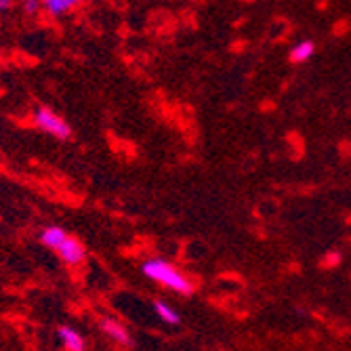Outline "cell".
I'll use <instances>...</instances> for the list:
<instances>
[{
	"label": "cell",
	"mask_w": 351,
	"mask_h": 351,
	"mask_svg": "<svg viewBox=\"0 0 351 351\" xmlns=\"http://www.w3.org/2000/svg\"><path fill=\"white\" fill-rule=\"evenodd\" d=\"M59 339L66 345V349L70 351H82L84 349V339L70 326H61L59 328Z\"/></svg>",
	"instance_id": "5b68a950"
},
{
	"label": "cell",
	"mask_w": 351,
	"mask_h": 351,
	"mask_svg": "<svg viewBox=\"0 0 351 351\" xmlns=\"http://www.w3.org/2000/svg\"><path fill=\"white\" fill-rule=\"evenodd\" d=\"M143 274L147 278H152L154 282L167 286V289H171L179 295L194 293V284H191V280L185 274H181L175 265H171L162 259H152V261L143 263Z\"/></svg>",
	"instance_id": "6da1fadb"
},
{
	"label": "cell",
	"mask_w": 351,
	"mask_h": 351,
	"mask_svg": "<svg viewBox=\"0 0 351 351\" xmlns=\"http://www.w3.org/2000/svg\"><path fill=\"white\" fill-rule=\"evenodd\" d=\"M154 309H156V313H158V315H160V320H162V322H167V324H173V326H175V324H179V322H181L179 313H177L173 307H169L165 301H156V303H154Z\"/></svg>",
	"instance_id": "52a82bcc"
},
{
	"label": "cell",
	"mask_w": 351,
	"mask_h": 351,
	"mask_svg": "<svg viewBox=\"0 0 351 351\" xmlns=\"http://www.w3.org/2000/svg\"><path fill=\"white\" fill-rule=\"evenodd\" d=\"M55 250H57L59 257L66 261V263H70V265H78L80 261H84V248H82V244L78 240L70 238V236L63 238L55 246Z\"/></svg>",
	"instance_id": "3957f363"
},
{
	"label": "cell",
	"mask_w": 351,
	"mask_h": 351,
	"mask_svg": "<svg viewBox=\"0 0 351 351\" xmlns=\"http://www.w3.org/2000/svg\"><path fill=\"white\" fill-rule=\"evenodd\" d=\"M82 0H45V5L51 13L61 15V13H68L70 9H74L76 5H80Z\"/></svg>",
	"instance_id": "ba28073f"
},
{
	"label": "cell",
	"mask_w": 351,
	"mask_h": 351,
	"mask_svg": "<svg viewBox=\"0 0 351 351\" xmlns=\"http://www.w3.org/2000/svg\"><path fill=\"white\" fill-rule=\"evenodd\" d=\"M101 328H104V332L110 337V339H114V341H118V343H122V345H126L131 339H129V332H126L118 322H114V320H104L101 322Z\"/></svg>",
	"instance_id": "8992f818"
},
{
	"label": "cell",
	"mask_w": 351,
	"mask_h": 351,
	"mask_svg": "<svg viewBox=\"0 0 351 351\" xmlns=\"http://www.w3.org/2000/svg\"><path fill=\"white\" fill-rule=\"evenodd\" d=\"M68 234L63 232L61 228H47L45 232H43V236H40V240H43V244L45 246H49V248H53L55 250V246L66 238Z\"/></svg>",
	"instance_id": "9c48e42d"
},
{
	"label": "cell",
	"mask_w": 351,
	"mask_h": 351,
	"mask_svg": "<svg viewBox=\"0 0 351 351\" xmlns=\"http://www.w3.org/2000/svg\"><path fill=\"white\" fill-rule=\"evenodd\" d=\"M25 11L27 13H36L38 11V0H25Z\"/></svg>",
	"instance_id": "30bf717a"
},
{
	"label": "cell",
	"mask_w": 351,
	"mask_h": 351,
	"mask_svg": "<svg viewBox=\"0 0 351 351\" xmlns=\"http://www.w3.org/2000/svg\"><path fill=\"white\" fill-rule=\"evenodd\" d=\"M36 124L43 131L51 133L57 139H68L72 135L68 122H63V118H59L55 112L47 110V108H38L36 110Z\"/></svg>",
	"instance_id": "7a4b0ae2"
},
{
	"label": "cell",
	"mask_w": 351,
	"mask_h": 351,
	"mask_svg": "<svg viewBox=\"0 0 351 351\" xmlns=\"http://www.w3.org/2000/svg\"><path fill=\"white\" fill-rule=\"evenodd\" d=\"M313 55H315V45L311 40H303L291 49L289 59H291V63H307Z\"/></svg>",
	"instance_id": "277c9868"
},
{
	"label": "cell",
	"mask_w": 351,
	"mask_h": 351,
	"mask_svg": "<svg viewBox=\"0 0 351 351\" xmlns=\"http://www.w3.org/2000/svg\"><path fill=\"white\" fill-rule=\"evenodd\" d=\"M11 5V0H0V9H9Z\"/></svg>",
	"instance_id": "8fae6325"
}]
</instances>
